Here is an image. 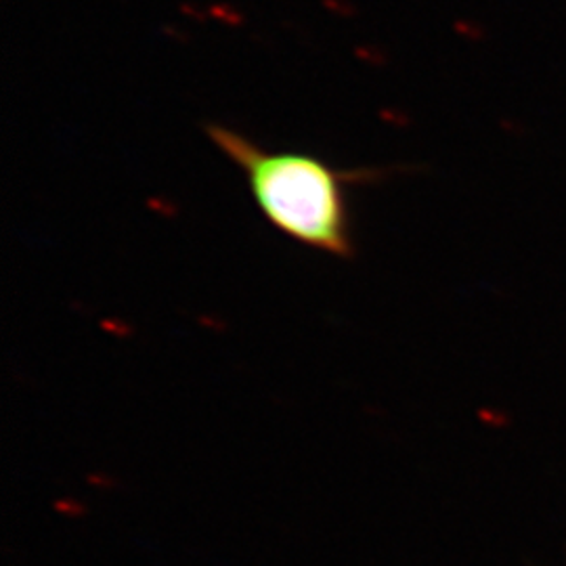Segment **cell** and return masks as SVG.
I'll return each mask as SVG.
<instances>
[{
	"label": "cell",
	"instance_id": "1",
	"mask_svg": "<svg viewBox=\"0 0 566 566\" xmlns=\"http://www.w3.org/2000/svg\"><path fill=\"white\" fill-rule=\"evenodd\" d=\"M206 135L242 168L256 206L277 231L317 252L353 259L348 187L371 179V170H338L308 154L264 151L223 124H206Z\"/></svg>",
	"mask_w": 566,
	"mask_h": 566
}]
</instances>
